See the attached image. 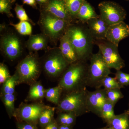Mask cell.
Masks as SVG:
<instances>
[{
  "label": "cell",
  "instance_id": "cell-1",
  "mask_svg": "<svg viewBox=\"0 0 129 129\" xmlns=\"http://www.w3.org/2000/svg\"><path fill=\"white\" fill-rule=\"evenodd\" d=\"M65 34L75 50L79 60L84 61L90 57L95 40L88 27L73 23Z\"/></svg>",
  "mask_w": 129,
  "mask_h": 129
},
{
  "label": "cell",
  "instance_id": "cell-2",
  "mask_svg": "<svg viewBox=\"0 0 129 129\" xmlns=\"http://www.w3.org/2000/svg\"><path fill=\"white\" fill-rule=\"evenodd\" d=\"M88 67L83 61L70 64L63 73L59 86L68 92L86 88Z\"/></svg>",
  "mask_w": 129,
  "mask_h": 129
},
{
  "label": "cell",
  "instance_id": "cell-3",
  "mask_svg": "<svg viewBox=\"0 0 129 129\" xmlns=\"http://www.w3.org/2000/svg\"><path fill=\"white\" fill-rule=\"evenodd\" d=\"M38 24L42 34L54 43L60 40L72 24L45 11L41 13Z\"/></svg>",
  "mask_w": 129,
  "mask_h": 129
},
{
  "label": "cell",
  "instance_id": "cell-4",
  "mask_svg": "<svg viewBox=\"0 0 129 129\" xmlns=\"http://www.w3.org/2000/svg\"><path fill=\"white\" fill-rule=\"evenodd\" d=\"M88 92L86 87L68 92L59 103L60 111L62 112L72 113L77 117L89 112L87 106Z\"/></svg>",
  "mask_w": 129,
  "mask_h": 129
},
{
  "label": "cell",
  "instance_id": "cell-5",
  "mask_svg": "<svg viewBox=\"0 0 129 129\" xmlns=\"http://www.w3.org/2000/svg\"><path fill=\"white\" fill-rule=\"evenodd\" d=\"M90 57L87 73V86L96 89L101 88L103 80L112 73L100 51L92 54Z\"/></svg>",
  "mask_w": 129,
  "mask_h": 129
},
{
  "label": "cell",
  "instance_id": "cell-6",
  "mask_svg": "<svg viewBox=\"0 0 129 129\" xmlns=\"http://www.w3.org/2000/svg\"><path fill=\"white\" fill-rule=\"evenodd\" d=\"M40 69L37 53L30 52L17 65L16 75L22 82H30L39 77Z\"/></svg>",
  "mask_w": 129,
  "mask_h": 129
},
{
  "label": "cell",
  "instance_id": "cell-7",
  "mask_svg": "<svg viewBox=\"0 0 129 129\" xmlns=\"http://www.w3.org/2000/svg\"><path fill=\"white\" fill-rule=\"evenodd\" d=\"M43 67L45 72L52 77L59 76L64 73L69 63L64 58L59 47L48 48Z\"/></svg>",
  "mask_w": 129,
  "mask_h": 129
},
{
  "label": "cell",
  "instance_id": "cell-8",
  "mask_svg": "<svg viewBox=\"0 0 129 129\" xmlns=\"http://www.w3.org/2000/svg\"><path fill=\"white\" fill-rule=\"evenodd\" d=\"M96 43L99 47L104 60L110 69L120 70L124 68V61L118 50V46L107 40H97Z\"/></svg>",
  "mask_w": 129,
  "mask_h": 129
},
{
  "label": "cell",
  "instance_id": "cell-9",
  "mask_svg": "<svg viewBox=\"0 0 129 129\" xmlns=\"http://www.w3.org/2000/svg\"><path fill=\"white\" fill-rule=\"evenodd\" d=\"M1 51L11 60L18 57L22 53L23 45L20 38L12 32H6L1 36Z\"/></svg>",
  "mask_w": 129,
  "mask_h": 129
},
{
  "label": "cell",
  "instance_id": "cell-10",
  "mask_svg": "<svg viewBox=\"0 0 129 129\" xmlns=\"http://www.w3.org/2000/svg\"><path fill=\"white\" fill-rule=\"evenodd\" d=\"M98 8L99 16L109 25L123 22L126 18L127 14L125 9L113 2H102L99 3Z\"/></svg>",
  "mask_w": 129,
  "mask_h": 129
},
{
  "label": "cell",
  "instance_id": "cell-11",
  "mask_svg": "<svg viewBox=\"0 0 129 129\" xmlns=\"http://www.w3.org/2000/svg\"><path fill=\"white\" fill-rule=\"evenodd\" d=\"M106 100V90L105 89L99 88L94 91H88L87 106L89 112L100 117L102 108Z\"/></svg>",
  "mask_w": 129,
  "mask_h": 129
},
{
  "label": "cell",
  "instance_id": "cell-12",
  "mask_svg": "<svg viewBox=\"0 0 129 129\" xmlns=\"http://www.w3.org/2000/svg\"><path fill=\"white\" fill-rule=\"evenodd\" d=\"M129 36V25L124 21L110 25L106 39L118 46L119 42Z\"/></svg>",
  "mask_w": 129,
  "mask_h": 129
},
{
  "label": "cell",
  "instance_id": "cell-13",
  "mask_svg": "<svg viewBox=\"0 0 129 129\" xmlns=\"http://www.w3.org/2000/svg\"><path fill=\"white\" fill-rule=\"evenodd\" d=\"M45 11L72 24L74 19L70 14L63 0H49Z\"/></svg>",
  "mask_w": 129,
  "mask_h": 129
},
{
  "label": "cell",
  "instance_id": "cell-14",
  "mask_svg": "<svg viewBox=\"0 0 129 129\" xmlns=\"http://www.w3.org/2000/svg\"><path fill=\"white\" fill-rule=\"evenodd\" d=\"M86 23L88 29L95 40L106 39V34L109 25L100 16L89 19Z\"/></svg>",
  "mask_w": 129,
  "mask_h": 129
},
{
  "label": "cell",
  "instance_id": "cell-15",
  "mask_svg": "<svg viewBox=\"0 0 129 129\" xmlns=\"http://www.w3.org/2000/svg\"><path fill=\"white\" fill-rule=\"evenodd\" d=\"M45 108L40 104H32L23 107L19 112V119L21 121L36 123Z\"/></svg>",
  "mask_w": 129,
  "mask_h": 129
},
{
  "label": "cell",
  "instance_id": "cell-16",
  "mask_svg": "<svg viewBox=\"0 0 129 129\" xmlns=\"http://www.w3.org/2000/svg\"><path fill=\"white\" fill-rule=\"evenodd\" d=\"M49 41L48 37L42 33L31 35L26 42L25 46L30 52L47 50Z\"/></svg>",
  "mask_w": 129,
  "mask_h": 129
},
{
  "label": "cell",
  "instance_id": "cell-17",
  "mask_svg": "<svg viewBox=\"0 0 129 129\" xmlns=\"http://www.w3.org/2000/svg\"><path fill=\"white\" fill-rule=\"evenodd\" d=\"M59 41V49L68 62L70 64L79 61L76 51L65 34Z\"/></svg>",
  "mask_w": 129,
  "mask_h": 129
},
{
  "label": "cell",
  "instance_id": "cell-18",
  "mask_svg": "<svg viewBox=\"0 0 129 129\" xmlns=\"http://www.w3.org/2000/svg\"><path fill=\"white\" fill-rule=\"evenodd\" d=\"M106 123L114 129H129V107L121 114L115 115Z\"/></svg>",
  "mask_w": 129,
  "mask_h": 129
},
{
  "label": "cell",
  "instance_id": "cell-19",
  "mask_svg": "<svg viewBox=\"0 0 129 129\" xmlns=\"http://www.w3.org/2000/svg\"><path fill=\"white\" fill-rule=\"evenodd\" d=\"M98 16L89 3L84 0L77 15V18L79 21L86 22L89 19Z\"/></svg>",
  "mask_w": 129,
  "mask_h": 129
},
{
  "label": "cell",
  "instance_id": "cell-20",
  "mask_svg": "<svg viewBox=\"0 0 129 129\" xmlns=\"http://www.w3.org/2000/svg\"><path fill=\"white\" fill-rule=\"evenodd\" d=\"M115 106V104L107 99L104 102L102 108L100 118H102L105 123L111 120L115 116L114 112Z\"/></svg>",
  "mask_w": 129,
  "mask_h": 129
},
{
  "label": "cell",
  "instance_id": "cell-21",
  "mask_svg": "<svg viewBox=\"0 0 129 129\" xmlns=\"http://www.w3.org/2000/svg\"><path fill=\"white\" fill-rule=\"evenodd\" d=\"M72 18H77V15L84 0H63Z\"/></svg>",
  "mask_w": 129,
  "mask_h": 129
},
{
  "label": "cell",
  "instance_id": "cell-22",
  "mask_svg": "<svg viewBox=\"0 0 129 129\" xmlns=\"http://www.w3.org/2000/svg\"><path fill=\"white\" fill-rule=\"evenodd\" d=\"M10 24L15 29L19 34L23 36H30L32 35V26L30 23L28 21H20L16 24L10 23Z\"/></svg>",
  "mask_w": 129,
  "mask_h": 129
},
{
  "label": "cell",
  "instance_id": "cell-23",
  "mask_svg": "<svg viewBox=\"0 0 129 129\" xmlns=\"http://www.w3.org/2000/svg\"><path fill=\"white\" fill-rule=\"evenodd\" d=\"M76 117L77 116L72 113L62 112L58 116L57 122L59 125L73 126L76 121Z\"/></svg>",
  "mask_w": 129,
  "mask_h": 129
},
{
  "label": "cell",
  "instance_id": "cell-24",
  "mask_svg": "<svg viewBox=\"0 0 129 129\" xmlns=\"http://www.w3.org/2000/svg\"><path fill=\"white\" fill-rule=\"evenodd\" d=\"M62 90V89L60 86L49 89L47 90L46 94L47 99L52 103L58 104Z\"/></svg>",
  "mask_w": 129,
  "mask_h": 129
},
{
  "label": "cell",
  "instance_id": "cell-25",
  "mask_svg": "<svg viewBox=\"0 0 129 129\" xmlns=\"http://www.w3.org/2000/svg\"><path fill=\"white\" fill-rule=\"evenodd\" d=\"M54 108H47L45 109L40 116L39 120L40 124L45 127L53 120Z\"/></svg>",
  "mask_w": 129,
  "mask_h": 129
},
{
  "label": "cell",
  "instance_id": "cell-26",
  "mask_svg": "<svg viewBox=\"0 0 129 129\" xmlns=\"http://www.w3.org/2000/svg\"><path fill=\"white\" fill-rule=\"evenodd\" d=\"M107 99L115 104L120 99L123 98L124 95L119 88L106 90Z\"/></svg>",
  "mask_w": 129,
  "mask_h": 129
},
{
  "label": "cell",
  "instance_id": "cell-27",
  "mask_svg": "<svg viewBox=\"0 0 129 129\" xmlns=\"http://www.w3.org/2000/svg\"><path fill=\"white\" fill-rule=\"evenodd\" d=\"M103 86L106 90L124 88L120 85L117 80L115 77L112 78L109 76H107L103 80L101 83V87Z\"/></svg>",
  "mask_w": 129,
  "mask_h": 129
},
{
  "label": "cell",
  "instance_id": "cell-28",
  "mask_svg": "<svg viewBox=\"0 0 129 129\" xmlns=\"http://www.w3.org/2000/svg\"><path fill=\"white\" fill-rule=\"evenodd\" d=\"M14 11L17 17L20 21H28L32 24V25H35V23L32 19L29 18L22 6L16 4Z\"/></svg>",
  "mask_w": 129,
  "mask_h": 129
},
{
  "label": "cell",
  "instance_id": "cell-29",
  "mask_svg": "<svg viewBox=\"0 0 129 129\" xmlns=\"http://www.w3.org/2000/svg\"><path fill=\"white\" fill-rule=\"evenodd\" d=\"M45 90L41 85L37 84L33 86L29 92V96L32 99H37L44 96Z\"/></svg>",
  "mask_w": 129,
  "mask_h": 129
},
{
  "label": "cell",
  "instance_id": "cell-30",
  "mask_svg": "<svg viewBox=\"0 0 129 129\" xmlns=\"http://www.w3.org/2000/svg\"><path fill=\"white\" fill-rule=\"evenodd\" d=\"M17 76L16 75L10 77L5 82L4 86V91L5 94H13L14 91V87Z\"/></svg>",
  "mask_w": 129,
  "mask_h": 129
},
{
  "label": "cell",
  "instance_id": "cell-31",
  "mask_svg": "<svg viewBox=\"0 0 129 129\" xmlns=\"http://www.w3.org/2000/svg\"><path fill=\"white\" fill-rule=\"evenodd\" d=\"M12 2L11 0H0V12L6 14L9 17H13L11 12Z\"/></svg>",
  "mask_w": 129,
  "mask_h": 129
},
{
  "label": "cell",
  "instance_id": "cell-32",
  "mask_svg": "<svg viewBox=\"0 0 129 129\" xmlns=\"http://www.w3.org/2000/svg\"><path fill=\"white\" fill-rule=\"evenodd\" d=\"M115 77L120 85L123 87L129 85V74L125 73L120 71L117 70L115 74Z\"/></svg>",
  "mask_w": 129,
  "mask_h": 129
},
{
  "label": "cell",
  "instance_id": "cell-33",
  "mask_svg": "<svg viewBox=\"0 0 129 129\" xmlns=\"http://www.w3.org/2000/svg\"><path fill=\"white\" fill-rule=\"evenodd\" d=\"M14 100L15 97L13 94H5L4 101L5 106L11 112L14 109Z\"/></svg>",
  "mask_w": 129,
  "mask_h": 129
},
{
  "label": "cell",
  "instance_id": "cell-34",
  "mask_svg": "<svg viewBox=\"0 0 129 129\" xmlns=\"http://www.w3.org/2000/svg\"><path fill=\"white\" fill-rule=\"evenodd\" d=\"M11 76L7 67L5 64L1 63L0 64V83H5Z\"/></svg>",
  "mask_w": 129,
  "mask_h": 129
},
{
  "label": "cell",
  "instance_id": "cell-35",
  "mask_svg": "<svg viewBox=\"0 0 129 129\" xmlns=\"http://www.w3.org/2000/svg\"><path fill=\"white\" fill-rule=\"evenodd\" d=\"M17 128V129H37L35 123L23 121L18 123Z\"/></svg>",
  "mask_w": 129,
  "mask_h": 129
},
{
  "label": "cell",
  "instance_id": "cell-36",
  "mask_svg": "<svg viewBox=\"0 0 129 129\" xmlns=\"http://www.w3.org/2000/svg\"><path fill=\"white\" fill-rule=\"evenodd\" d=\"M59 125L57 122L53 119L51 122L44 127V129H59Z\"/></svg>",
  "mask_w": 129,
  "mask_h": 129
},
{
  "label": "cell",
  "instance_id": "cell-37",
  "mask_svg": "<svg viewBox=\"0 0 129 129\" xmlns=\"http://www.w3.org/2000/svg\"><path fill=\"white\" fill-rule=\"evenodd\" d=\"M24 4L29 5L34 8H37L36 0H22Z\"/></svg>",
  "mask_w": 129,
  "mask_h": 129
},
{
  "label": "cell",
  "instance_id": "cell-38",
  "mask_svg": "<svg viewBox=\"0 0 129 129\" xmlns=\"http://www.w3.org/2000/svg\"><path fill=\"white\" fill-rule=\"evenodd\" d=\"M73 126L61 125H59V129H72Z\"/></svg>",
  "mask_w": 129,
  "mask_h": 129
},
{
  "label": "cell",
  "instance_id": "cell-39",
  "mask_svg": "<svg viewBox=\"0 0 129 129\" xmlns=\"http://www.w3.org/2000/svg\"><path fill=\"white\" fill-rule=\"evenodd\" d=\"M36 2L40 5H43V4H46L48 2L49 0H36Z\"/></svg>",
  "mask_w": 129,
  "mask_h": 129
},
{
  "label": "cell",
  "instance_id": "cell-40",
  "mask_svg": "<svg viewBox=\"0 0 129 129\" xmlns=\"http://www.w3.org/2000/svg\"><path fill=\"white\" fill-rule=\"evenodd\" d=\"M103 129H114L113 127H111V126L107 125L106 127H103Z\"/></svg>",
  "mask_w": 129,
  "mask_h": 129
},
{
  "label": "cell",
  "instance_id": "cell-41",
  "mask_svg": "<svg viewBox=\"0 0 129 129\" xmlns=\"http://www.w3.org/2000/svg\"><path fill=\"white\" fill-rule=\"evenodd\" d=\"M103 129V128H99V129Z\"/></svg>",
  "mask_w": 129,
  "mask_h": 129
},
{
  "label": "cell",
  "instance_id": "cell-42",
  "mask_svg": "<svg viewBox=\"0 0 129 129\" xmlns=\"http://www.w3.org/2000/svg\"><path fill=\"white\" fill-rule=\"evenodd\" d=\"M128 105H129V104H128Z\"/></svg>",
  "mask_w": 129,
  "mask_h": 129
},
{
  "label": "cell",
  "instance_id": "cell-43",
  "mask_svg": "<svg viewBox=\"0 0 129 129\" xmlns=\"http://www.w3.org/2000/svg\"><path fill=\"white\" fill-rule=\"evenodd\" d=\"M127 1H129V0H127Z\"/></svg>",
  "mask_w": 129,
  "mask_h": 129
}]
</instances>
